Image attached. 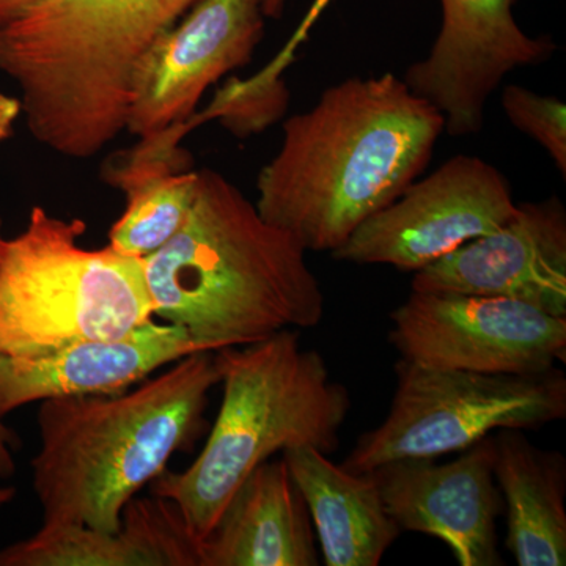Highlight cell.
I'll list each match as a JSON object with an SVG mask.
<instances>
[{
    "instance_id": "6",
    "label": "cell",
    "mask_w": 566,
    "mask_h": 566,
    "mask_svg": "<svg viewBox=\"0 0 566 566\" xmlns=\"http://www.w3.org/2000/svg\"><path fill=\"white\" fill-rule=\"evenodd\" d=\"M81 219L33 207L18 237L0 243V354L40 357L111 340L155 316L144 260L111 245L82 248Z\"/></svg>"
},
{
    "instance_id": "14",
    "label": "cell",
    "mask_w": 566,
    "mask_h": 566,
    "mask_svg": "<svg viewBox=\"0 0 566 566\" xmlns=\"http://www.w3.org/2000/svg\"><path fill=\"white\" fill-rule=\"evenodd\" d=\"M196 352L205 349L182 327L151 319L123 337L81 342L40 357L0 354V417L52 398L123 392Z\"/></svg>"
},
{
    "instance_id": "25",
    "label": "cell",
    "mask_w": 566,
    "mask_h": 566,
    "mask_svg": "<svg viewBox=\"0 0 566 566\" xmlns=\"http://www.w3.org/2000/svg\"><path fill=\"white\" fill-rule=\"evenodd\" d=\"M285 6L286 0H264V17L271 18V20H279L282 17L283 10H285Z\"/></svg>"
},
{
    "instance_id": "1",
    "label": "cell",
    "mask_w": 566,
    "mask_h": 566,
    "mask_svg": "<svg viewBox=\"0 0 566 566\" xmlns=\"http://www.w3.org/2000/svg\"><path fill=\"white\" fill-rule=\"evenodd\" d=\"M442 133V115L392 73L338 82L283 123L256 210L305 252L333 253L420 177Z\"/></svg>"
},
{
    "instance_id": "18",
    "label": "cell",
    "mask_w": 566,
    "mask_h": 566,
    "mask_svg": "<svg viewBox=\"0 0 566 566\" xmlns=\"http://www.w3.org/2000/svg\"><path fill=\"white\" fill-rule=\"evenodd\" d=\"M300 488L326 566H378L400 536L374 475L357 474L312 447L282 453Z\"/></svg>"
},
{
    "instance_id": "19",
    "label": "cell",
    "mask_w": 566,
    "mask_h": 566,
    "mask_svg": "<svg viewBox=\"0 0 566 566\" xmlns=\"http://www.w3.org/2000/svg\"><path fill=\"white\" fill-rule=\"evenodd\" d=\"M494 476L506 513L505 547L520 566L566 565V463L523 430H499Z\"/></svg>"
},
{
    "instance_id": "12",
    "label": "cell",
    "mask_w": 566,
    "mask_h": 566,
    "mask_svg": "<svg viewBox=\"0 0 566 566\" xmlns=\"http://www.w3.org/2000/svg\"><path fill=\"white\" fill-rule=\"evenodd\" d=\"M450 463L406 458L370 471L400 531L441 539L460 566H501L497 517L505 505L494 476L493 436Z\"/></svg>"
},
{
    "instance_id": "26",
    "label": "cell",
    "mask_w": 566,
    "mask_h": 566,
    "mask_svg": "<svg viewBox=\"0 0 566 566\" xmlns=\"http://www.w3.org/2000/svg\"><path fill=\"white\" fill-rule=\"evenodd\" d=\"M14 495H17V490L14 488H0V509L3 505L9 504L10 501H13Z\"/></svg>"
},
{
    "instance_id": "2",
    "label": "cell",
    "mask_w": 566,
    "mask_h": 566,
    "mask_svg": "<svg viewBox=\"0 0 566 566\" xmlns=\"http://www.w3.org/2000/svg\"><path fill=\"white\" fill-rule=\"evenodd\" d=\"M305 253L223 175L197 169L181 229L142 260L155 315L218 352L322 323V283Z\"/></svg>"
},
{
    "instance_id": "8",
    "label": "cell",
    "mask_w": 566,
    "mask_h": 566,
    "mask_svg": "<svg viewBox=\"0 0 566 566\" xmlns=\"http://www.w3.org/2000/svg\"><path fill=\"white\" fill-rule=\"evenodd\" d=\"M390 319L400 359L422 367L543 374L566 357V318L504 297L412 292Z\"/></svg>"
},
{
    "instance_id": "16",
    "label": "cell",
    "mask_w": 566,
    "mask_h": 566,
    "mask_svg": "<svg viewBox=\"0 0 566 566\" xmlns=\"http://www.w3.org/2000/svg\"><path fill=\"white\" fill-rule=\"evenodd\" d=\"M0 566H200V543L172 502L151 495L128 502L117 532L41 526L0 549Z\"/></svg>"
},
{
    "instance_id": "5",
    "label": "cell",
    "mask_w": 566,
    "mask_h": 566,
    "mask_svg": "<svg viewBox=\"0 0 566 566\" xmlns=\"http://www.w3.org/2000/svg\"><path fill=\"white\" fill-rule=\"evenodd\" d=\"M214 359L223 394L207 444L188 469L164 471L150 483L151 495L172 502L199 543L253 469L275 453L337 452L352 411L348 389L331 378L322 354L303 348L297 329L226 346Z\"/></svg>"
},
{
    "instance_id": "23",
    "label": "cell",
    "mask_w": 566,
    "mask_h": 566,
    "mask_svg": "<svg viewBox=\"0 0 566 566\" xmlns=\"http://www.w3.org/2000/svg\"><path fill=\"white\" fill-rule=\"evenodd\" d=\"M22 115L21 99L0 93V142L13 136L14 123Z\"/></svg>"
},
{
    "instance_id": "7",
    "label": "cell",
    "mask_w": 566,
    "mask_h": 566,
    "mask_svg": "<svg viewBox=\"0 0 566 566\" xmlns=\"http://www.w3.org/2000/svg\"><path fill=\"white\" fill-rule=\"evenodd\" d=\"M381 424L357 439L344 465L367 474L406 458L464 452L499 430H535L566 417V378L543 374L441 370L400 359Z\"/></svg>"
},
{
    "instance_id": "17",
    "label": "cell",
    "mask_w": 566,
    "mask_h": 566,
    "mask_svg": "<svg viewBox=\"0 0 566 566\" xmlns=\"http://www.w3.org/2000/svg\"><path fill=\"white\" fill-rule=\"evenodd\" d=\"M188 133L172 126L139 137L134 147L115 153L103 166V181L120 189L126 208L109 232V245L125 255L145 259L169 243L191 211L197 169L181 148Z\"/></svg>"
},
{
    "instance_id": "24",
    "label": "cell",
    "mask_w": 566,
    "mask_h": 566,
    "mask_svg": "<svg viewBox=\"0 0 566 566\" xmlns=\"http://www.w3.org/2000/svg\"><path fill=\"white\" fill-rule=\"evenodd\" d=\"M39 0H0V24L18 17L21 11L29 9Z\"/></svg>"
},
{
    "instance_id": "4",
    "label": "cell",
    "mask_w": 566,
    "mask_h": 566,
    "mask_svg": "<svg viewBox=\"0 0 566 566\" xmlns=\"http://www.w3.org/2000/svg\"><path fill=\"white\" fill-rule=\"evenodd\" d=\"M219 381L214 352H196L132 392L41 401L32 471L43 526L117 532L128 502L202 434Z\"/></svg>"
},
{
    "instance_id": "10",
    "label": "cell",
    "mask_w": 566,
    "mask_h": 566,
    "mask_svg": "<svg viewBox=\"0 0 566 566\" xmlns=\"http://www.w3.org/2000/svg\"><path fill=\"white\" fill-rule=\"evenodd\" d=\"M441 31L401 80L431 104L452 137L482 132L491 95L510 73L546 62L556 43L517 24L520 0H439Z\"/></svg>"
},
{
    "instance_id": "13",
    "label": "cell",
    "mask_w": 566,
    "mask_h": 566,
    "mask_svg": "<svg viewBox=\"0 0 566 566\" xmlns=\"http://www.w3.org/2000/svg\"><path fill=\"white\" fill-rule=\"evenodd\" d=\"M412 292L504 297L566 318L565 205L517 203L499 229L417 271Z\"/></svg>"
},
{
    "instance_id": "22",
    "label": "cell",
    "mask_w": 566,
    "mask_h": 566,
    "mask_svg": "<svg viewBox=\"0 0 566 566\" xmlns=\"http://www.w3.org/2000/svg\"><path fill=\"white\" fill-rule=\"evenodd\" d=\"M17 447V436L3 423L0 417V479L7 480L17 472L13 449Z\"/></svg>"
},
{
    "instance_id": "3",
    "label": "cell",
    "mask_w": 566,
    "mask_h": 566,
    "mask_svg": "<svg viewBox=\"0 0 566 566\" xmlns=\"http://www.w3.org/2000/svg\"><path fill=\"white\" fill-rule=\"evenodd\" d=\"M197 2L39 0L2 22L0 73L35 140L81 161L117 139L145 62Z\"/></svg>"
},
{
    "instance_id": "21",
    "label": "cell",
    "mask_w": 566,
    "mask_h": 566,
    "mask_svg": "<svg viewBox=\"0 0 566 566\" xmlns=\"http://www.w3.org/2000/svg\"><path fill=\"white\" fill-rule=\"evenodd\" d=\"M331 2H333V0H314L311 9L305 13L304 20L301 21L300 28L293 33L292 39L289 40V43H286L282 52H279L277 57L271 62L274 69L281 71L289 69L290 63L293 62L294 52L308 39V33H311L312 28H314L316 20L322 17L323 11L327 9Z\"/></svg>"
},
{
    "instance_id": "11",
    "label": "cell",
    "mask_w": 566,
    "mask_h": 566,
    "mask_svg": "<svg viewBox=\"0 0 566 566\" xmlns=\"http://www.w3.org/2000/svg\"><path fill=\"white\" fill-rule=\"evenodd\" d=\"M264 0H199L164 35L134 87L126 129L136 137L189 123L205 92L248 65L264 35Z\"/></svg>"
},
{
    "instance_id": "27",
    "label": "cell",
    "mask_w": 566,
    "mask_h": 566,
    "mask_svg": "<svg viewBox=\"0 0 566 566\" xmlns=\"http://www.w3.org/2000/svg\"><path fill=\"white\" fill-rule=\"evenodd\" d=\"M2 219H0V243H2Z\"/></svg>"
},
{
    "instance_id": "9",
    "label": "cell",
    "mask_w": 566,
    "mask_h": 566,
    "mask_svg": "<svg viewBox=\"0 0 566 566\" xmlns=\"http://www.w3.org/2000/svg\"><path fill=\"white\" fill-rule=\"evenodd\" d=\"M517 203L504 174L479 156L457 155L360 223L333 259L417 273L499 229Z\"/></svg>"
},
{
    "instance_id": "20",
    "label": "cell",
    "mask_w": 566,
    "mask_h": 566,
    "mask_svg": "<svg viewBox=\"0 0 566 566\" xmlns=\"http://www.w3.org/2000/svg\"><path fill=\"white\" fill-rule=\"evenodd\" d=\"M502 107L509 120L545 148L558 172L566 177V104L521 85H506Z\"/></svg>"
},
{
    "instance_id": "15",
    "label": "cell",
    "mask_w": 566,
    "mask_h": 566,
    "mask_svg": "<svg viewBox=\"0 0 566 566\" xmlns=\"http://www.w3.org/2000/svg\"><path fill=\"white\" fill-rule=\"evenodd\" d=\"M315 528L285 460L253 469L200 542V566H316Z\"/></svg>"
}]
</instances>
